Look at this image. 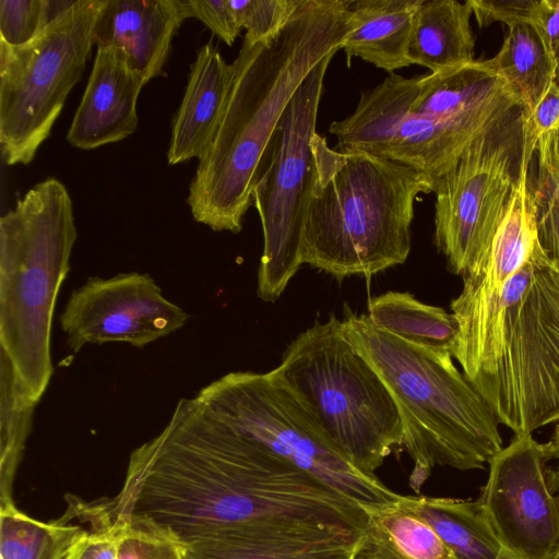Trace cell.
I'll return each mask as SVG.
<instances>
[{"label":"cell","instance_id":"obj_1","mask_svg":"<svg viewBox=\"0 0 559 559\" xmlns=\"http://www.w3.org/2000/svg\"><path fill=\"white\" fill-rule=\"evenodd\" d=\"M120 519H143L188 547L249 524L313 525L352 535L368 514L331 486L181 399L159 435L130 454L110 498Z\"/></svg>","mask_w":559,"mask_h":559},{"label":"cell","instance_id":"obj_2","mask_svg":"<svg viewBox=\"0 0 559 559\" xmlns=\"http://www.w3.org/2000/svg\"><path fill=\"white\" fill-rule=\"evenodd\" d=\"M352 3L302 0L274 40L242 41L222 121L189 187L197 222L215 231L241 230L274 131L306 78L342 49Z\"/></svg>","mask_w":559,"mask_h":559},{"label":"cell","instance_id":"obj_3","mask_svg":"<svg viewBox=\"0 0 559 559\" xmlns=\"http://www.w3.org/2000/svg\"><path fill=\"white\" fill-rule=\"evenodd\" d=\"M452 356L514 435L559 421V269L539 249L457 318Z\"/></svg>","mask_w":559,"mask_h":559},{"label":"cell","instance_id":"obj_4","mask_svg":"<svg viewBox=\"0 0 559 559\" xmlns=\"http://www.w3.org/2000/svg\"><path fill=\"white\" fill-rule=\"evenodd\" d=\"M311 186L302 234L304 264L343 280H369L403 264L419 193L432 182L403 164L331 148L316 132Z\"/></svg>","mask_w":559,"mask_h":559},{"label":"cell","instance_id":"obj_5","mask_svg":"<svg viewBox=\"0 0 559 559\" xmlns=\"http://www.w3.org/2000/svg\"><path fill=\"white\" fill-rule=\"evenodd\" d=\"M343 328L355 349L391 393L403 426L402 447L413 462L415 492L436 466L483 468L501 449L498 419L442 348L418 346L346 309Z\"/></svg>","mask_w":559,"mask_h":559},{"label":"cell","instance_id":"obj_6","mask_svg":"<svg viewBox=\"0 0 559 559\" xmlns=\"http://www.w3.org/2000/svg\"><path fill=\"white\" fill-rule=\"evenodd\" d=\"M76 237L70 194L56 178L0 218V350L37 402L53 372L52 317Z\"/></svg>","mask_w":559,"mask_h":559},{"label":"cell","instance_id":"obj_7","mask_svg":"<svg viewBox=\"0 0 559 559\" xmlns=\"http://www.w3.org/2000/svg\"><path fill=\"white\" fill-rule=\"evenodd\" d=\"M274 370L313 413L336 451L360 471L374 474L402 447V420L391 393L334 314L293 340Z\"/></svg>","mask_w":559,"mask_h":559},{"label":"cell","instance_id":"obj_8","mask_svg":"<svg viewBox=\"0 0 559 559\" xmlns=\"http://www.w3.org/2000/svg\"><path fill=\"white\" fill-rule=\"evenodd\" d=\"M225 425L331 486L366 512L396 502L401 495L347 461L331 444L305 402L273 369L230 372L197 395Z\"/></svg>","mask_w":559,"mask_h":559},{"label":"cell","instance_id":"obj_9","mask_svg":"<svg viewBox=\"0 0 559 559\" xmlns=\"http://www.w3.org/2000/svg\"><path fill=\"white\" fill-rule=\"evenodd\" d=\"M103 0H76L23 46L0 41V144L8 165L28 164L81 80Z\"/></svg>","mask_w":559,"mask_h":559},{"label":"cell","instance_id":"obj_10","mask_svg":"<svg viewBox=\"0 0 559 559\" xmlns=\"http://www.w3.org/2000/svg\"><path fill=\"white\" fill-rule=\"evenodd\" d=\"M330 53L294 94L263 156L252 192L263 231L258 269V296L275 301L295 276L302 260V234L311 186L320 99Z\"/></svg>","mask_w":559,"mask_h":559},{"label":"cell","instance_id":"obj_11","mask_svg":"<svg viewBox=\"0 0 559 559\" xmlns=\"http://www.w3.org/2000/svg\"><path fill=\"white\" fill-rule=\"evenodd\" d=\"M523 109L474 141L433 193L435 245L452 273L484 259L511 203L523 153Z\"/></svg>","mask_w":559,"mask_h":559},{"label":"cell","instance_id":"obj_12","mask_svg":"<svg viewBox=\"0 0 559 559\" xmlns=\"http://www.w3.org/2000/svg\"><path fill=\"white\" fill-rule=\"evenodd\" d=\"M418 80L419 75L390 73L364 91L354 112L333 121L329 132L337 139L338 151L403 164L425 175L436 188L463 152L495 127L441 122L413 112Z\"/></svg>","mask_w":559,"mask_h":559},{"label":"cell","instance_id":"obj_13","mask_svg":"<svg viewBox=\"0 0 559 559\" xmlns=\"http://www.w3.org/2000/svg\"><path fill=\"white\" fill-rule=\"evenodd\" d=\"M552 441L514 435L488 463L489 475L477 499L501 545L516 559H550L559 551V499L547 463Z\"/></svg>","mask_w":559,"mask_h":559},{"label":"cell","instance_id":"obj_14","mask_svg":"<svg viewBox=\"0 0 559 559\" xmlns=\"http://www.w3.org/2000/svg\"><path fill=\"white\" fill-rule=\"evenodd\" d=\"M187 312L166 299L148 274L91 277L72 292L59 317L73 353L86 344L110 342L144 346L180 330Z\"/></svg>","mask_w":559,"mask_h":559},{"label":"cell","instance_id":"obj_15","mask_svg":"<svg viewBox=\"0 0 559 559\" xmlns=\"http://www.w3.org/2000/svg\"><path fill=\"white\" fill-rule=\"evenodd\" d=\"M145 84L121 50L97 48L86 88L67 134L68 142L80 150H94L128 138L139 123L136 102Z\"/></svg>","mask_w":559,"mask_h":559},{"label":"cell","instance_id":"obj_16","mask_svg":"<svg viewBox=\"0 0 559 559\" xmlns=\"http://www.w3.org/2000/svg\"><path fill=\"white\" fill-rule=\"evenodd\" d=\"M188 17L187 0H103L93 44L121 50L147 83L164 74L171 39Z\"/></svg>","mask_w":559,"mask_h":559},{"label":"cell","instance_id":"obj_17","mask_svg":"<svg viewBox=\"0 0 559 559\" xmlns=\"http://www.w3.org/2000/svg\"><path fill=\"white\" fill-rule=\"evenodd\" d=\"M359 535L313 525L249 524L207 536L189 546V554L194 559H352Z\"/></svg>","mask_w":559,"mask_h":559},{"label":"cell","instance_id":"obj_18","mask_svg":"<svg viewBox=\"0 0 559 559\" xmlns=\"http://www.w3.org/2000/svg\"><path fill=\"white\" fill-rule=\"evenodd\" d=\"M233 72V64L211 41L198 50L173 120L167 153L170 165L201 158L207 152L224 115Z\"/></svg>","mask_w":559,"mask_h":559},{"label":"cell","instance_id":"obj_19","mask_svg":"<svg viewBox=\"0 0 559 559\" xmlns=\"http://www.w3.org/2000/svg\"><path fill=\"white\" fill-rule=\"evenodd\" d=\"M66 512L40 522L17 509L14 501L0 502L1 559H76L84 546L102 499L84 501L67 495Z\"/></svg>","mask_w":559,"mask_h":559},{"label":"cell","instance_id":"obj_20","mask_svg":"<svg viewBox=\"0 0 559 559\" xmlns=\"http://www.w3.org/2000/svg\"><path fill=\"white\" fill-rule=\"evenodd\" d=\"M420 1H353L349 31L342 44L348 66L354 57L390 73L411 66L407 51Z\"/></svg>","mask_w":559,"mask_h":559},{"label":"cell","instance_id":"obj_21","mask_svg":"<svg viewBox=\"0 0 559 559\" xmlns=\"http://www.w3.org/2000/svg\"><path fill=\"white\" fill-rule=\"evenodd\" d=\"M469 1L421 0L414 16L407 58L437 73L474 61Z\"/></svg>","mask_w":559,"mask_h":559},{"label":"cell","instance_id":"obj_22","mask_svg":"<svg viewBox=\"0 0 559 559\" xmlns=\"http://www.w3.org/2000/svg\"><path fill=\"white\" fill-rule=\"evenodd\" d=\"M352 559H453L435 531L404 501L367 512Z\"/></svg>","mask_w":559,"mask_h":559},{"label":"cell","instance_id":"obj_23","mask_svg":"<svg viewBox=\"0 0 559 559\" xmlns=\"http://www.w3.org/2000/svg\"><path fill=\"white\" fill-rule=\"evenodd\" d=\"M451 551L453 559H516L500 543L478 501L403 496Z\"/></svg>","mask_w":559,"mask_h":559},{"label":"cell","instance_id":"obj_24","mask_svg":"<svg viewBox=\"0 0 559 559\" xmlns=\"http://www.w3.org/2000/svg\"><path fill=\"white\" fill-rule=\"evenodd\" d=\"M370 322L408 343L452 350L457 322L452 312L416 299L409 293L386 292L369 299Z\"/></svg>","mask_w":559,"mask_h":559},{"label":"cell","instance_id":"obj_25","mask_svg":"<svg viewBox=\"0 0 559 559\" xmlns=\"http://www.w3.org/2000/svg\"><path fill=\"white\" fill-rule=\"evenodd\" d=\"M488 63L515 93L524 116L556 81L552 58L538 31L530 24L509 27L501 48Z\"/></svg>","mask_w":559,"mask_h":559},{"label":"cell","instance_id":"obj_26","mask_svg":"<svg viewBox=\"0 0 559 559\" xmlns=\"http://www.w3.org/2000/svg\"><path fill=\"white\" fill-rule=\"evenodd\" d=\"M37 403L0 350V502L13 500V481Z\"/></svg>","mask_w":559,"mask_h":559},{"label":"cell","instance_id":"obj_27","mask_svg":"<svg viewBox=\"0 0 559 559\" xmlns=\"http://www.w3.org/2000/svg\"><path fill=\"white\" fill-rule=\"evenodd\" d=\"M527 177L539 242L559 269V131L544 135L537 143ZM530 171V170H528Z\"/></svg>","mask_w":559,"mask_h":559},{"label":"cell","instance_id":"obj_28","mask_svg":"<svg viewBox=\"0 0 559 559\" xmlns=\"http://www.w3.org/2000/svg\"><path fill=\"white\" fill-rule=\"evenodd\" d=\"M73 1L0 0V41L23 46L33 40Z\"/></svg>","mask_w":559,"mask_h":559},{"label":"cell","instance_id":"obj_29","mask_svg":"<svg viewBox=\"0 0 559 559\" xmlns=\"http://www.w3.org/2000/svg\"><path fill=\"white\" fill-rule=\"evenodd\" d=\"M117 519L118 559H190L189 547L168 531L143 519Z\"/></svg>","mask_w":559,"mask_h":559},{"label":"cell","instance_id":"obj_30","mask_svg":"<svg viewBox=\"0 0 559 559\" xmlns=\"http://www.w3.org/2000/svg\"><path fill=\"white\" fill-rule=\"evenodd\" d=\"M238 23L246 29L243 40L270 43L284 29L302 0H228Z\"/></svg>","mask_w":559,"mask_h":559},{"label":"cell","instance_id":"obj_31","mask_svg":"<svg viewBox=\"0 0 559 559\" xmlns=\"http://www.w3.org/2000/svg\"><path fill=\"white\" fill-rule=\"evenodd\" d=\"M559 131V83L554 81L528 116H524L522 158L531 164L538 141Z\"/></svg>","mask_w":559,"mask_h":559},{"label":"cell","instance_id":"obj_32","mask_svg":"<svg viewBox=\"0 0 559 559\" xmlns=\"http://www.w3.org/2000/svg\"><path fill=\"white\" fill-rule=\"evenodd\" d=\"M479 27L502 22L508 27L534 25L538 0H468Z\"/></svg>","mask_w":559,"mask_h":559},{"label":"cell","instance_id":"obj_33","mask_svg":"<svg viewBox=\"0 0 559 559\" xmlns=\"http://www.w3.org/2000/svg\"><path fill=\"white\" fill-rule=\"evenodd\" d=\"M120 528L110 499H102L99 513L76 559H118Z\"/></svg>","mask_w":559,"mask_h":559},{"label":"cell","instance_id":"obj_34","mask_svg":"<svg viewBox=\"0 0 559 559\" xmlns=\"http://www.w3.org/2000/svg\"><path fill=\"white\" fill-rule=\"evenodd\" d=\"M190 17L202 21L212 33L231 46L242 29L228 0H187Z\"/></svg>","mask_w":559,"mask_h":559},{"label":"cell","instance_id":"obj_35","mask_svg":"<svg viewBox=\"0 0 559 559\" xmlns=\"http://www.w3.org/2000/svg\"><path fill=\"white\" fill-rule=\"evenodd\" d=\"M534 26L540 34L556 68L559 83V0H538Z\"/></svg>","mask_w":559,"mask_h":559},{"label":"cell","instance_id":"obj_36","mask_svg":"<svg viewBox=\"0 0 559 559\" xmlns=\"http://www.w3.org/2000/svg\"><path fill=\"white\" fill-rule=\"evenodd\" d=\"M551 441L554 442L555 445V459H557L559 462V424L555 427L554 437ZM555 483L559 489V465L557 472L555 473Z\"/></svg>","mask_w":559,"mask_h":559},{"label":"cell","instance_id":"obj_37","mask_svg":"<svg viewBox=\"0 0 559 559\" xmlns=\"http://www.w3.org/2000/svg\"><path fill=\"white\" fill-rule=\"evenodd\" d=\"M550 559H559V551L554 557H551Z\"/></svg>","mask_w":559,"mask_h":559},{"label":"cell","instance_id":"obj_38","mask_svg":"<svg viewBox=\"0 0 559 559\" xmlns=\"http://www.w3.org/2000/svg\"><path fill=\"white\" fill-rule=\"evenodd\" d=\"M189 556H190V554H189ZM190 559H194V558L190 556Z\"/></svg>","mask_w":559,"mask_h":559}]
</instances>
